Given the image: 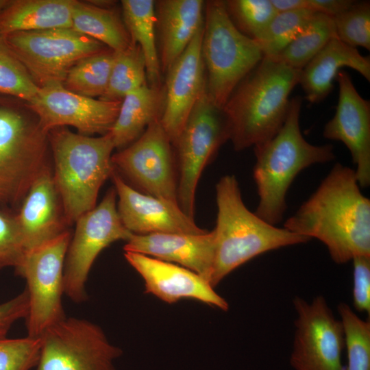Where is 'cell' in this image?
I'll list each match as a JSON object with an SVG mask.
<instances>
[{"label": "cell", "mask_w": 370, "mask_h": 370, "mask_svg": "<svg viewBox=\"0 0 370 370\" xmlns=\"http://www.w3.org/2000/svg\"><path fill=\"white\" fill-rule=\"evenodd\" d=\"M1 36L39 87L51 82L62 84L77 62L109 49L71 27L17 32Z\"/></svg>", "instance_id": "9c48e42d"}, {"label": "cell", "mask_w": 370, "mask_h": 370, "mask_svg": "<svg viewBox=\"0 0 370 370\" xmlns=\"http://www.w3.org/2000/svg\"><path fill=\"white\" fill-rule=\"evenodd\" d=\"M336 80L338 99L333 117L325 125L323 136L342 142L349 149L358 182L370 184V102L361 97L345 71Z\"/></svg>", "instance_id": "2e32d148"}, {"label": "cell", "mask_w": 370, "mask_h": 370, "mask_svg": "<svg viewBox=\"0 0 370 370\" xmlns=\"http://www.w3.org/2000/svg\"><path fill=\"white\" fill-rule=\"evenodd\" d=\"M71 28L103 43L113 51L123 50L132 45L123 20L111 8L75 0Z\"/></svg>", "instance_id": "4316f807"}, {"label": "cell", "mask_w": 370, "mask_h": 370, "mask_svg": "<svg viewBox=\"0 0 370 370\" xmlns=\"http://www.w3.org/2000/svg\"><path fill=\"white\" fill-rule=\"evenodd\" d=\"M124 250L181 265L210 283L214 256L213 230L201 234H133Z\"/></svg>", "instance_id": "44dd1931"}, {"label": "cell", "mask_w": 370, "mask_h": 370, "mask_svg": "<svg viewBox=\"0 0 370 370\" xmlns=\"http://www.w3.org/2000/svg\"><path fill=\"white\" fill-rule=\"evenodd\" d=\"M116 201V190L110 188L97 206L75 222L63 273L64 293L75 303L86 301V281L100 252L115 241L127 242L133 234L123 224Z\"/></svg>", "instance_id": "8fae6325"}, {"label": "cell", "mask_w": 370, "mask_h": 370, "mask_svg": "<svg viewBox=\"0 0 370 370\" xmlns=\"http://www.w3.org/2000/svg\"><path fill=\"white\" fill-rule=\"evenodd\" d=\"M216 200L214 256L210 280L213 288L232 271L262 254L310 240L271 225L251 212L243 201L233 175L219 180Z\"/></svg>", "instance_id": "277c9868"}, {"label": "cell", "mask_w": 370, "mask_h": 370, "mask_svg": "<svg viewBox=\"0 0 370 370\" xmlns=\"http://www.w3.org/2000/svg\"><path fill=\"white\" fill-rule=\"evenodd\" d=\"M204 4L202 0L155 1L162 74L168 71L203 25Z\"/></svg>", "instance_id": "7402d4cb"}, {"label": "cell", "mask_w": 370, "mask_h": 370, "mask_svg": "<svg viewBox=\"0 0 370 370\" xmlns=\"http://www.w3.org/2000/svg\"><path fill=\"white\" fill-rule=\"evenodd\" d=\"M201 55L206 92L220 108L263 58L256 41L234 26L221 0L205 1Z\"/></svg>", "instance_id": "8992f818"}, {"label": "cell", "mask_w": 370, "mask_h": 370, "mask_svg": "<svg viewBox=\"0 0 370 370\" xmlns=\"http://www.w3.org/2000/svg\"><path fill=\"white\" fill-rule=\"evenodd\" d=\"M147 84L144 55L136 45L114 51L109 82L99 98L106 101H121L128 93Z\"/></svg>", "instance_id": "f1b7e54d"}, {"label": "cell", "mask_w": 370, "mask_h": 370, "mask_svg": "<svg viewBox=\"0 0 370 370\" xmlns=\"http://www.w3.org/2000/svg\"><path fill=\"white\" fill-rule=\"evenodd\" d=\"M25 249L15 215L0 210V269L17 267Z\"/></svg>", "instance_id": "8d00e7d4"}, {"label": "cell", "mask_w": 370, "mask_h": 370, "mask_svg": "<svg viewBox=\"0 0 370 370\" xmlns=\"http://www.w3.org/2000/svg\"><path fill=\"white\" fill-rule=\"evenodd\" d=\"M230 138L226 116L211 101L206 90L172 144L177 169L178 206L192 219L200 176Z\"/></svg>", "instance_id": "ba28073f"}, {"label": "cell", "mask_w": 370, "mask_h": 370, "mask_svg": "<svg viewBox=\"0 0 370 370\" xmlns=\"http://www.w3.org/2000/svg\"><path fill=\"white\" fill-rule=\"evenodd\" d=\"M9 0H0V12L5 8Z\"/></svg>", "instance_id": "b9f144b4"}, {"label": "cell", "mask_w": 370, "mask_h": 370, "mask_svg": "<svg viewBox=\"0 0 370 370\" xmlns=\"http://www.w3.org/2000/svg\"><path fill=\"white\" fill-rule=\"evenodd\" d=\"M49 148L48 133L40 127L29 109L12 99L0 104L1 204L22 203L34 182L49 166Z\"/></svg>", "instance_id": "52a82bcc"}, {"label": "cell", "mask_w": 370, "mask_h": 370, "mask_svg": "<svg viewBox=\"0 0 370 370\" xmlns=\"http://www.w3.org/2000/svg\"><path fill=\"white\" fill-rule=\"evenodd\" d=\"M39 88L0 36V95L27 103L37 94Z\"/></svg>", "instance_id": "d6a6232c"}, {"label": "cell", "mask_w": 370, "mask_h": 370, "mask_svg": "<svg viewBox=\"0 0 370 370\" xmlns=\"http://www.w3.org/2000/svg\"><path fill=\"white\" fill-rule=\"evenodd\" d=\"M75 0H12L0 12V36L71 27Z\"/></svg>", "instance_id": "d4e9b609"}, {"label": "cell", "mask_w": 370, "mask_h": 370, "mask_svg": "<svg viewBox=\"0 0 370 370\" xmlns=\"http://www.w3.org/2000/svg\"><path fill=\"white\" fill-rule=\"evenodd\" d=\"M53 179L68 225L93 209L100 188L110 177L115 149L108 132L90 136L60 127L48 132Z\"/></svg>", "instance_id": "5b68a950"}, {"label": "cell", "mask_w": 370, "mask_h": 370, "mask_svg": "<svg viewBox=\"0 0 370 370\" xmlns=\"http://www.w3.org/2000/svg\"><path fill=\"white\" fill-rule=\"evenodd\" d=\"M15 217L25 253L68 230L61 199L49 166L30 187Z\"/></svg>", "instance_id": "ffe728a7"}, {"label": "cell", "mask_w": 370, "mask_h": 370, "mask_svg": "<svg viewBox=\"0 0 370 370\" xmlns=\"http://www.w3.org/2000/svg\"><path fill=\"white\" fill-rule=\"evenodd\" d=\"M353 262V304L360 312L370 313V256H358Z\"/></svg>", "instance_id": "74e56055"}, {"label": "cell", "mask_w": 370, "mask_h": 370, "mask_svg": "<svg viewBox=\"0 0 370 370\" xmlns=\"http://www.w3.org/2000/svg\"><path fill=\"white\" fill-rule=\"evenodd\" d=\"M110 177L119 197V215L132 234H201L208 232L198 227L178 204L134 189L115 170Z\"/></svg>", "instance_id": "ac0fdd59"}, {"label": "cell", "mask_w": 370, "mask_h": 370, "mask_svg": "<svg viewBox=\"0 0 370 370\" xmlns=\"http://www.w3.org/2000/svg\"><path fill=\"white\" fill-rule=\"evenodd\" d=\"M230 18L244 35L254 40L278 13L271 0L224 1Z\"/></svg>", "instance_id": "836d02e7"}, {"label": "cell", "mask_w": 370, "mask_h": 370, "mask_svg": "<svg viewBox=\"0 0 370 370\" xmlns=\"http://www.w3.org/2000/svg\"><path fill=\"white\" fill-rule=\"evenodd\" d=\"M29 310V296L26 288L14 298L0 304V339L6 338L12 325L25 319Z\"/></svg>", "instance_id": "f35d334b"}, {"label": "cell", "mask_w": 370, "mask_h": 370, "mask_svg": "<svg viewBox=\"0 0 370 370\" xmlns=\"http://www.w3.org/2000/svg\"><path fill=\"white\" fill-rule=\"evenodd\" d=\"M129 264L143 278L145 293L173 304L191 298L226 311L227 302L217 294L208 281L182 266L141 254L125 251Z\"/></svg>", "instance_id": "d6986e66"}, {"label": "cell", "mask_w": 370, "mask_h": 370, "mask_svg": "<svg viewBox=\"0 0 370 370\" xmlns=\"http://www.w3.org/2000/svg\"><path fill=\"white\" fill-rule=\"evenodd\" d=\"M356 1L308 0L309 10L333 18L348 10Z\"/></svg>", "instance_id": "ab89813d"}, {"label": "cell", "mask_w": 370, "mask_h": 370, "mask_svg": "<svg viewBox=\"0 0 370 370\" xmlns=\"http://www.w3.org/2000/svg\"><path fill=\"white\" fill-rule=\"evenodd\" d=\"M271 2L277 12L309 10L308 0H271Z\"/></svg>", "instance_id": "60d3db41"}, {"label": "cell", "mask_w": 370, "mask_h": 370, "mask_svg": "<svg viewBox=\"0 0 370 370\" xmlns=\"http://www.w3.org/2000/svg\"><path fill=\"white\" fill-rule=\"evenodd\" d=\"M121 3L123 21L131 42L140 47L145 57L147 84L162 86L156 42L155 1L123 0Z\"/></svg>", "instance_id": "484cf974"}, {"label": "cell", "mask_w": 370, "mask_h": 370, "mask_svg": "<svg viewBox=\"0 0 370 370\" xmlns=\"http://www.w3.org/2000/svg\"><path fill=\"white\" fill-rule=\"evenodd\" d=\"M315 13L310 10L278 12L254 39L263 57L273 58L283 51L306 29Z\"/></svg>", "instance_id": "4dcf8cb0"}, {"label": "cell", "mask_w": 370, "mask_h": 370, "mask_svg": "<svg viewBox=\"0 0 370 370\" xmlns=\"http://www.w3.org/2000/svg\"><path fill=\"white\" fill-rule=\"evenodd\" d=\"M337 38L356 48L370 49V2L355 1L346 11L332 18Z\"/></svg>", "instance_id": "e575fe53"}, {"label": "cell", "mask_w": 370, "mask_h": 370, "mask_svg": "<svg viewBox=\"0 0 370 370\" xmlns=\"http://www.w3.org/2000/svg\"><path fill=\"white\" fill-rule=\"evenodd\" d=\"M284 227L321 241L336 264L370 256V200L361 193L354 169L335 164Z\"/></svg>", "instance_id": "6da1fadb"}, {"label": "cell", "mask_w": 370, "mask_h": 370, "mask_svg": "<svg viewBox=\"0 0 370 370\" xmlns=\"http://www.w3.org/2000/svg\"><path fill=\"white\" fill-rule=\"evenodd\" d=\"M301 103L300 97H293L280 131L270 140L254 147L253 176L259 197L255 213L274 225L283 219L287 191L295 177L311 165L335 158L332 145H312L303 136L299 127Z\"/></svg>", "instance_id": "3957f363"}, {"label": "cell", "mask_w": 370, "mask_h": 370, "mask_svg": "<svg viewBox=\"0 0 370 370\" xmlns=\"http://www.w3.org/2000/svg\"><path fill=\"white\" fill-rule=\"evenodd\" d=\"M114 170L143 193L177 203V169L172 143L160 119L112 154Z\"/></svg>", "instance_id": "4fadbf2b"}, {"label": "cell", "mask_w": 370, "mask_h": 370, "mask_svg": "<svg viewBox=\"0 0 370 370\" xmlns=\"http://www.w3.org/2000/svg\"><path fill=\"white\" fill-rule=\"evenodd\" d=\"M10 99H11L10 97H8L0 95V104L3 103H4V102H5L7 101H9Z\"/></svg>", "instance_id": "7bdbcfd3"}, {"label": "cell", "mask_w": 370, "mask_h": 370, "mask_svg": "<svg viewBox=\"0 0 370 370\" xmlns=\"http://www.w3.org/2000/svg\"><path fill=\"white\" fill-rule=\"evenodd\" d=\"M301 71L263 57L238 84L222 108L236 151L262 144L280 131Z\"/></svg>", "instance_id": "7a4b0ae2"}, {"label": "cell", "mask_w": 370, "mask_h": 370, "mask_svg": "<svg viewBox=\"0 0 370 370\" xmlns=\"http://www.w3.org/2000/svg\"><path fill=\"white\" fill-rule=\"evenodd\" d=\"M41 345L40 338L28 336L0 339V370H30L36 367Z\"/></svg>", "instance_id": "d590c367"}, {"label": "cell", "mask_w": 370, "mask_h": 370, "mask_svg": "<svg viewBox=\"0 0 370 370\" xmlns=\"http://www.w3.org/2000/svg\"><path fill=\"white\" fill-rule=\"evenodd\" d=\"M337 309L347 356L345 370H370V321L360 319L346 303L341 302Z\"/></svg>", "instance_id": "1f68e13d"}, {"label": "cell", "mask_w": 370, "mask_h": 370, "mask_svg": "<svg viewBox=\"0 0 370 370\" xmlns=\"http://www.w3.org/2000/svg\"><path fill=\"white\" fill-rule=\"evenodd\" d=\"M40 338L36 370H116L114 362L122 354L98 325L84 319L66 317Z\"/></svg>", "instance_id": "7c38bea8"}, {"label": "cell", "mask_w": 370, "mask_h": 370, "mask_svg": "<svg viewBox=\"0 0 370 370\" xmlns=\"http://www.w3.org/2000/svg\"><path fill=\"white\" fill-rule=\"evenodd\" d=\"M121 103L84 97L67 90L62 83L51 82L40 87L27 106L47 133L71 126L79 134L92 136L110 132Z\"/></svg>", "instance_id": "9a60e30c"}, {"label": "cell", "mask_w": 370, "mask_h": 370, "mask_svg": "<svg viewBox=\"0 0 370 370\" xmlns=\"http://www.w3.org/2000/svg\"><path fill=\"white\" fill-rule=\"evenodd\" d=\"M71 238L69 230L25 253L16 273L27 283L29 310L25 318L27 336L40 338L49 328L66 318L64 293V260Z\"/></svg>", "instance_id": "30bf717a"}, {"label": "cell", "mask_w": 370, "mask_h": 370, "mask_svg": "<svg viewBox=\"0 0 370 370\" xmlns=\"http://www.w3.org/2000/svg\"><path fill=\"white\" fill-rule=\"evenodd\" d=\"M164 102V84H147L126 95L109 132L115 149H122L135 141L154 121L161 119Z\"/></svg>", "instance_id": "cb8c5ba5"}, {"label": "cell", "mask_w": 370, "mask_h": 370, "mask_svg": "<svg viewBox=\"0 0 370 370\" xmlns=\"http://www.w3.org/2000/svg\"><path fill=\"white\" fill-rule=\"evenodd\" d=\"M343 67H349L370 81V58L337 37L332 38L301 70L300 84L310 103L323 101L332 90L334 80Z\"/></svg>", "instance_id": "603a6c76"}, {"label": "cell", "mask_w": 370, "mask_h": 370, "mask_svg": "<svg viewBox=\"0 0 370 370\" xmlns=\"http://www.w3.org/2000/svg\"><path fill=\"white\" fill-rule=\"evenodd\" d=\"M113 60L110 49L88 56L70 69L62 84L76 94L100 98L107 89Z\"/></svg>", "instance_id": "f546056e"}, {"label": "cell", "mask_w": 370, "mask_h": 370, "mask_svg": "<svg viewBox=\"0 0 370 370\" xmlns=\"http://www.w3.org/2000/svg\"><path fill=\"white\" fill-rule=\"evenodd\" d=\"M335 37L337 36L332 18L323 14L315 13L299 36L280 53L269 58L302 70Z\"/></svg>", "instance_id": "83f0119b"}, {"label": "cell", "mask_w": 370, "mask_h": 370, "mask_svg": "<svg viewBox=\"0 0 370 370\" xmlns=\"http://www.w3.org/2000/svg\"><path fill=\"white\" fill-rule=\"evenodd\" d=\"M203 33L204 23L165 73L164 102L160 122L172 144L206 90V70L201 55Z\"/></svg>", "instance_id": "e0dca14e"}, {"label": "cell", "mask_w": 370, "mask_h": 370, "mask_svg": "<svg viewBox=\"0 0 370 370\" xmlns=\"http://www.w3.org/2000/svg\"><path fill=\"white\" fill-rule=\"evenodd\" d=\"M297 312L290 363L295 370H345L342 323L333 314L325 297L308 302L296 296Z\"/></svg>", "instance_id": "5bb4252c"}]
</instances>
